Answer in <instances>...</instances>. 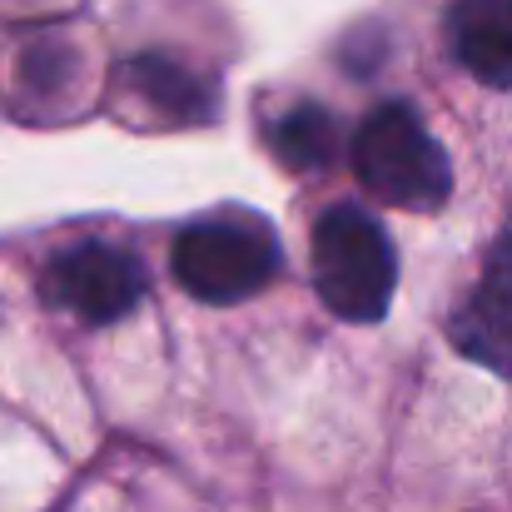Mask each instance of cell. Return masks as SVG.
Returning <instances> with one entry per match:
<instances>
[{"label": "cell", "mask_w": 512, "mask_h": 512, "mask_svg": "<svg viewBox=\"0 0 512 512\" xmlns=\"http://www.w3.org/2000/svg\"><path fill=\"white\" fill-rule=\"evenodd\" d=\"M448 339L463 358L512 378V234H503L498 249L488 254V269L468 294V304L453 314Z\"/></svg>", "instance_id": "cell-5"}, {"label": "cell", "mask_w": 512, "mask_h": 512, "mask_svg": "<svg viewBox=\"0 0 512 512\" xmlns=\"http://www.w3.org/2000/svg\"><path fill=\"white\" fill-rule=\"evenodd\" d=\"M174 279L204 304H239L279 274V249L254 219H204L174 239Z\"/></svg>", "instance_id": "cell-3"}, {"label": "cell", "mask_w": 512, "mask_h": 512, "mask_svg": "<svg viewBox=\"0 0 512 512\" xmlns=\"http://www.w3.org/2000/svg\"><path fill=\"white\" fill-rule=\"evenodd\" d=\"M448 30L468 75L512 90V0H458Z\"/></svg>", "instance_id": "cell-6"}, {"label": "cell", "mask_w": 512, "mask_h": 512, "mask_svg": "<svg viewBox=\"0 0 512 512\" xmlns=\"http://www.w3.org/2000/svg\"><path fill=\"white\" fill-rule=\"evenodd\" d=\"M125 80L174 125H199L209 115V90L199 75H189L184 65H174L165 55H135L125 65Z\"/></svg>", "instance_id": "cell-7"}, {"label": "cell", "mask_w": 512, "mask_h": 512, "mask_svg": "<svg viewBox=\"0 0 512 512\" xmlns=\"http://www.w3.org/2000/svg\"><path fill=\"white\" fill-rule=\"evenodd\" d=\"M274 155L294 170H329L339 155V125L324 105H299L274 125Z\"/></svg>", "instance_id": "cell-8"}, {"label": "cell", "mask_w": 512, "mask_h": 512, "mask_svg": "<svg viewBox=\"0 0 512 512\" xmlns=\"http://www.w3.org/2000/svg\"><path fill=\"white\" fill-rule=\"evenodd\" d=\"M314 289L348 324H373L388 314L398 289V254L368 209L334 204L314 224Z\"/></svg>", "instance_id": "cell-1"}, {"label": "cell", "mask_w": 512, "mask_h": 512, "mask_svg": "<svg viewBox=\"0 0 512 512\" xmlns=\"http://www.w3.org/2000/svg\"><path fill=\"white\" fill-rule=\"evenodd\" d=\"M40 294L85 324H115L140 304L145 264L115 244H70L65 254L50 259Z\"/></svg>", "instance_id": "cell-4"}, {"label": "cell", "mask_w": 512, "mask_h": 512, "mask_svg": "<svg viewBox=\"0 0 512 512\" xmlns=\"http://www.w3.org/2000/svg\"><path fill=\"white\" fill-rule=\"evenodd\" d=\"M353 174L363 189L398 209H438L453 189L443 145L423 130L418 110L403 100L378 105L353 135Z\"/></svg>", "instance_id": "cell-2"}]
</instances>
